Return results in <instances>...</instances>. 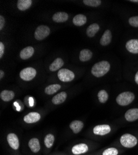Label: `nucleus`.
Here are the masks:
<instances>
[{
	"label": "nucleus",
	"mask_w": 138,
	"mask_h": 155,
	"mask_svg": "<svg viewBox=\"0 0 138 155\" xmlns=\"http://www.w3.org/2000/svg\"><path fill=\"white\" fill-rule=\"evenodd\" d=\"M110 69V64L107 61H101L95 63L91 70L92 74L97 77L100 78L106 74Z\"/></svg>",
	"instance_id": "obj_1"
},
{
	"label": "nucleus",
	"mask_w": 138,
	"mask_h": 155,
	"mask_svg": "<svg viewBox=\"0 0 138 155\" xmlns=\"http://www.w3.org/2000/svg\"><path fill=\"white\" fill-rule=\"evenodd\" d=\"M135 99L134 93L130 91H125L120 94L116 99L117 104L121 106L130 105Z\"/></svg>",
	"instance_id": "obj_2"
},
{
	"label": "nucleus",
	"mask_w": 138,
	"mask_h": 155,
	"mask_svg": "<svg viewBox=\"0 0 138 155\" xmlns=\"http://www.w3.org/2000/svg\"><path fill=\"white\" fill-rule=\"evenodd\" d=\"M120 141L123 147L127 148H133L137 144V139L136 137L130 134L123 135L120 138Z\"/></svg>",
	"instance_id": "obj_3"
},
{
	"label": "nucleus",
	"mask_w": 138,
	"mask_h": 155,
	"mask_svg": "<svg viewBox=\"0 0 138 155\" xmlns=\"http://www.w3.org/2000/svg\"><path fill=\"white\" fill-rule=\"evenodd\" d=\"M50 33V28L47 25H42L37 28L34 33V37L37 41H42L47 37Z\"/></svg>",
	"instance_id": "obj_4"
},
{
	"label": "nucleus",
	"mask_w": 138,
	"mask_h": 155,
	"mask_svg": "<svg viewBox=\"0 0 138 155\" xmlns=\"http://www.w3.org/2000/svg\"><path fill=\"white\" fill-rule=\"evenodd\" d=\"M37 74V71L32 67H27L21 70L20 77L22 80L26 81H29L33 80Z\"/></svg>",
	"instance_id": "obj_5"
},
{
	"label": "nucleus",
	"mask_w": 138,
	"mask_h": 155,
	"mask_svg": "<svg viewBox=\"0 0 138 155\" xmlns=\"http://www.w3.org/2000/svg\"><path fill=\"white\" fill-rule=\"evenodd\" d=\"M58 78L63 82H70L74 78V73L69 70L63 68L58 71Z\"/></svg>",
	"instance_id": "obj_6"
},
{
	"label": "nucleus",
	"mask_w": 138,
	"mask_h": 155,
	"mask_svg": "<svg viewBox=\"0 0 138 155\" xmlns=\"http://www.w3.org/2000/svg\"><path fill=\"white\" fill-rule=\"evenodd\" d=\"M111 132V127L108 125H98L94 129L93 132L95 135L104 136L108 134Z\"/></svg>",
	"instance_id": "obj_7"
},
{
	"label": "nucleus",
	"mask_w": 138,
	"mask_h": 155,
	"mask_svg": "<svg viewBox=\"0 0 138 155\" xmlns=\"http://www.w3.org/2000/svg\"><path fill=\"white\" fill-rule=\"evenodd\" d=\"M7 141L10 147L14 150H17L19 148V140L18 136L13 133H10L7 136Z\"/></svg>",
	"instance_id": "obj_8"
},
{
	"label": "nucleus",
	"mask_w": 138,
	"mask_h": 155,
	"mask_svg": "<svg viewBox=\"0 0 138 155\" xmlns=\"http://www.w3.org/2000/svg\"><path fill=\"white\" fill-rule=\"evenodd\" d=\"M41 118L40 114L38 112H32L24 116V121L27 124H34L39 122Z\"/></svg>",
	"instance_id": "obj_9"
},
{
	"label": "nucleus",
	"mask_w": 138,
	"mask_h": 155,
	"mask_svg": "<svg viewBox=\"0 0 138 155\" xmlns=\"http://www.w3.org/2000/svg\"><path fill=\"white\" fill-rule=\"evenodd\" d=\"M89 151V147L85 143H79L73 146L71 149L72 153L74 155L84 154Z\"/></svg>",
	"instance_id": "obj_10"
},
{
	"label": "nucleus",
	"mask_w": 138,
	"mask_h": 155,
	"mask_svg": "<svg viewBox=\"0 0 138 155\" xmlns=\"http://www.w3.org/2000/svg\"><path fill=\"white\" fill-rule=\"evenodd\" d=\"M124 117L128 122H134L138 119V108L129 109L124 114Z\"/></svg>",
	"instance_id": "obj_11"
},
{
	"label": "nucleus",
	"mask_w": 138,
	"mask_h": 155,
	"mask_svg": "<svg viewBox=\"0 0 138 155\" xmlns=\"http://www.w3.org/2000/svg\"><path fill=\"white\" fill-rule=\"evenodd\" d=\"M126 48L130 53L138 54V39H131L126 44Z\"/></svg>",
	"instance_id": "obj_12"
},
{
	"label": "nucleus",
	"mask_w": 138,
	"mask_h": 155,
	"mask_svg": "<svg viewBox=\"0 0 138 155\" xmlns=\"http://www.w3.org/2000/svg\"><path fill=\"white\" fill-rule=\"evenodd\" d=\"M28 145L32 152L34 153H39L40 150V141L38 138H31L28 143Z\"/></svg>",
	"instance_id": "obj_13"
},
{
	"label": "nucleus",
	"mask_w": 138,
	"mask_h": 155,
	"mask_svg": "<svg viewBox=\"0 0 138 155\" xmlns=\"http://www.w3.org/2000/svg\"><path fill=\"white\" fill-rule=\"evenodd\" d=\"M34 54V48L31 47L29 46L26 48H23L20 52V57L22 60H27L30 58Z\"/></svg>",
	"instance_id": "obj_14"
},
{
	"label": "nucleus",
	"mask_w": 138,
	"mask_h": 155,
	"mask_svg": "<svg viewBox=\"0 0 138 155\" xmlns=\"http://www.w3.org/2000/svg\"><path fill=\"white\" fill-rule=\"evenodd\" d=\"M69 127L74 134L79 133L84 127V124L81 120H74L71 122Z\"/></svg>",
	"instance_id": "obj_15"
},
{
	"label": "nucleus",
	"mask_w": 138,
	"mask_h": 155,
	"mask_svg": "<svg viewBox=\"0 0 138 155\" xmlns=\"http://www.w3.org/2000/svg\"><path fill=\"white\" fill-rule=\"evenodd\" d=\"M67 98V94L66 92H61L59 93H58V94H56V96H55L53 98H52V103L55 105H59L63 103L66 99Z\"/></svg>",
	"instance_id": "obj_16"
},
{
	"label": "nucleus",
	"mask_w": 138,
	"mask_h": 155,
	"mask_svg": "<svg viewBox=\"0 0 138 155\" xmlns=\"http://www.w3.org/2000/svg\"><path fill=\"white\" fill-rule=\"evenodd\" d=\"M68 19V15L65 12H58L53 16V21L56 22H65Z\"/></svg>",
	"instance_id": "obj_17"
},
{
	"label": "nucleus",
	"mask_w": 138,
	"mask_h": 155,
	"mask_svg": "<svg viewBox=\"0 0 138 155\" xmlns=\"http://www.w3.org/2000/svg\"><path fill=\"white\" fill-rule=\"evenodd\" d=\"M111 38H112V35H111V31L110 30H107L104 33L101 38H100V43L103 46H107L110 44L111 41Z\"/></svg>",
	"instance_id": "obj_18"
},
{
	"label": "nucleus",
	"mask_w": 138,
	"mask_h": 155,
	"mask_svg": "<svg viewBox=\"0 0 138 155\" xmlns=\"http://www.w3.org/2000/svg\"><path fill=\"white\" fill-rule=\"evenodd\" d=\"M64 64V61L61 58H56L49 67V69L51 71H55L60 69Z\"/></svg>",
	"instance_id": "obj_19"
},
{
	"label": "nucleus",
	"mask_w": 138,
	"mask_h": 155,
	"mask_svg": "<svg viewBox=\"0 0 138 155\" xmlns=\"http://www.w3.org/2000/svg\"><path fill=\"white\" fill-rule=\"evenodd\" d=\"M92 57V52L89 49H83L79 54V60L81 61H87Z\"/></svg>",
	"instance_id": "obj_20"
},
{
	"label": "nucleus",
	"mask_w": 138,
	"mask_h": 155,
	"mask_svg": "<svg viewBox=\"0 0 138 155\" xmlns=\"http://www.w3.org/2000/svg\"><path fill=\"white\" fill-rule=\"evenodd\" d=\"M15 96V94L13 91H9V90H4V91H2L1 94H0V97L1 99L5 102H9L11 101L14 99Z\"/></svg>",
	"instance_id": "obj_21"
},
{
	"label": "nucleus",
	"mask_w": 138,
	"mask_h": 155,
	"mask_svg": "<svg viewBox=\"0 0 138 155\" xmlns=\"http://www.w3.org/2000/svg\"><path fill=\"white\" fill-rule=\"evenodd\" d=\"M99 29H100V27L98 24L96 23L92 24L87 29V31H86L87 35L89 37H93L98 32Z\"/></svg>",
	"instance_id": "obj_22"
},
{
	"label": "nucleus",
	"mask_w": 138,
	"mask_h": 155,
	"mask_svg": "<svg viewBox=\"0 0 138 155\" xmlns=\"http://www.w3.org/2000/svg\"><path fill=\"white\" fill-rule=\"evenodd\" d=\"M73 24L77 26H82L87 22V18L85 16L79 14L75 16L72 19Z\"/></svg>",
	"instance_id": "obj_23"
},
{
	"label": "nucleus",
	"mask_w": 138,
	"mask_h": 155,
	"mask_svg": "<svg viewBox=\"0 0 138 155\" xmlns=\"http://www.w3.org/2000/svg\"><path fill=\"white\" fill-rule=\"evenodd\" d=\"M32 3L31 0H19L17 3L18 8L21 11L27 10L30 8Z\"/></svg>",
	"instance_id": "obj_24"
},
{
	"label": "nucleus",
	"mask_w": 138,
	"mask_h": 155,
	"mask_svg": "<svg viewBox=\"0 0 138 155\" xmlns=\"http://www.w3.org/2000/svg\"><path fill=\"white\" fill-rule=\"evenodd\" d=\"M60 89H61V86L58 84H51L45 87V93L48 95H52L56 93Z\"/></svg>",
	"instance_id": "obj_25"
},
{
	"label": "nucleus",
	"mask_w": 138,
	"mask_h": 155,
	"mask_svg": "<svg viewBox=\"0 0 138 155\" xmlns=\"http://www.w3.org/2000/svg\"><path fill=\"white\" fill-rule=\"evenodd\" d=\"M55 137L53 134H49L47 135L44 138V143L47 148H52L54 144Z\"/></svg>",
	"instance_id": "obj_26"
},
{
	"label": "nucleus",
	"mask_w": 138,
	"mask_h": 155,
	"mask_svg": "<svg viewBox=\"0 0 138 155\" xmlns=\"http://www.w3.org/2000/svg\"><path fill=\"white\" fill-rule=\"evenodd\" d=\"M98 101L100 103H105L108 99V94L105 90H100L97 94Z\"/></svg>",
	"instance_id": "obj_27"
},
{
	"label": "nucleus",
	"mask_w": 138,
	"mask_h": 155,
	"mask_svg": "<svg viewBox=\"0 0 138 155\" xmlns=\"http://www.w3.org/2000/svg\"><path fill=\"white\" fill-rule=\"evenodd\" d=\"M83 3L88 6L98 7L101 5L102 2L100 0H84Z\"/></svg>",
	"instance_id": "obj_28"
},
{
	"label": "nucleus",
	"mask_w": 138,
	"mask_h": 155,
	"mask_svg": "<svg viewBox=\"0 0 138 155\" xmlns=\"http://www.w3.org/2000/svg\"><path fill=\"white\" fill-rule=\"evenodd\" d=\"M119 151L118 149L114 147L108 148L106 150H105L103 153L102 155H118Z\"/></svg>",
	"instance_id": "obj_29"
},
{
	"label": "nucleus",
	"mask_w": 138,
	"mask_h": 155,
	"mask_svg": "<svg viewBox=\"0 0 138 155\" xmlns=\"http://www.w3.org/2000/svg\"><path fill=\"white\" fill-rule=\"evenodd\" d=\"M129 24L133 27L138 28V16L131 17L128 20Z\"/></svg>",
	"instance_id": "obj_30"
},
{
	"label": "nucleus",
	"mask_w": 138,
	"mask_h": 155,
	"mask_svg": "<svg viewBox=\"0 0 138 155\" xmlns=\"http://www.w3.org/2000/svg\"><path fill=\"white\" fill-rule=\"evenodd\" d=\"M5 51V45L3 44V42H0V58H2Z\"/></svg>",
	"instance_id": "obj_31"
},
{
	"label": "nucleus",
	"mask_w": 138,
	"mask_h": 155,
	"mask_svg": "<svg viewBox=\"0 0 138 155\" xmlns=\"http://www.w3.org/2000/svg\"><path fill=\"white\" fill-rule=\"evenodd\" d=\"M5 24V19L3 16H0V30H2Z\"/></svg>",
	"instance_id": "obj_32"
},
{
	"label": "nucleus",
	"mask_w": 138,
	"mask_h": 155,
	"mask_svg": "<svg viewBox=\"0 0 138 155\" xmlns=\"http://www.w3.org/2000/svg\"><path fill=\"white\" fill-rule=\"evenodd\" d=\"M134 80H135V82L136 83V84H138V71L136 73L135 78H134Z\"/></svg>",
	"instance_id": "obj_33"
},
{
	"label": "nucleus",
	"mask_w": 138,
	"mask_h": 155,
	"mask_svg": "<svg viewBox=\"0 0 138 155\" xmlns=\"http://www.w3.org/2000/svg\"><path fill=\"white\" fill-rule=\"evenodd\" d=\"M4 76H5V73H4V71H2V70L0 71V78L2 79L3 77Z\"/></svg>",
	"instance_id": "obj_34"
},
{
	"label": "nucleus",
	"mask_w": 138,
	"mask_h": 155,
	"mask_svg": "<svg viewBox=\"0 0 138 155\" xmlns=\"http://www.w3.org/2000/svg\"><path fill=\"white\" fill-rule=\"evenodd\" d=\"M131 2H134V3H138V0H131V1H130Z\"/></svg>",
	"instance_id": "obj_35"
}]
</instances>
